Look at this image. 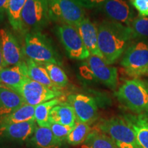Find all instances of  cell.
<instances>
[{
	"mask_svg": "<svg viewBox=\"0 0 148 148\" xmlns=\"http://www.w3.org/2000/svg\"><path fill=\"white\" fill-rule=\"evenodd\" d=\"M98 46L107 63H114L124 53L133 38L130 27L104 20L97 26Z\"/></svg>",
	"mask_w": 148,
	"mask_h": 148,
	"instance_id": "obj_1",
	"label": "cell"
},
{
	"mask_svg": "<svg viewBox=\"0 0 148 148\" xmlns=\"http://www.w3.org/2000/svg\"><path fill=\"white\" fill-rule=\"evenodd\" d=\"M27 58L41 64L52 63L60 66L62 60L51 40L41 32H27L25 35L23 47Z\"/></svg>",
	"mask_w": 148,
	"mask_h": 148,
	"instance_id": "obj_2",
	"label": "cell"
},
{
	"mask_svg": "<svg viewBox=\"0 0 148 148\" xmlns=\"http://www.w3.org/2000/svg\"><path fill=\"white\" fill-rule=\"evenodd\" d=\"M115 95L120 102L136 114L148 115V86L138 78L127 79Z\"/></svg>",
	"mask_w": 148,
	"mask_h": 148,
	"instance_id": "obj_3",
	"label": "cell"
},
{
	"mask_svg": "<svg viewBox=\"0 0 148 148\" xmlns=\"http://www.w3.org/2000/svg\"><path fill=\"white\" fill-rule=\"evenodd\" d=\"M98 127L99 130L112 138L119 148H142L134 130L124 118L114 116L103 119Z\"/></svg>",
	"mask_w": 148,
	"mask_h": 148,
	"instance_id": "obj_4",
	"label": "cell"
},
{
	"mask_svg": "<svg viewBox=\"0 0 148 148\" xmlns=\"http://www.w3.org/2000/svg\"><path fill=\"white\" fill-rule=\"evenodd\" d=\"M22 32H40L50 21L47 0H27L21 15Z\"/></svg>",
	"mask_w": 148,
	"mask_h": 148,
	"instance_id": "obj_5",
	"label": "cell"
},
{
	"mask_svg": "<svg viewBox=\"0 0 148 148\" xmlns=\"http://www.w3.org/2000/svg\"><path fill=\"white\" fill-rule=\"evenodd\" d=\"M47 1L51 21L76 27L85 18L84 8L77 0H47Z\"/></svg>",
	"mask_w": 148,
	"mask_h": 148,
	"instance_id": "obj_6",
	"label": "cell"
},
{
	"mask_svg": "<svg viewBox=\"0 0 148 148\" xmlns=\"http://www.w3.org/2000/svg\"><path fill=\"white\" fill-rule=\"evenodd\" d=\"M54 32L70 58L82 60L90 56L76 27L67 24H59L55 27Z\"/></svg>",
	"mask_w": 148,
	"mask_h": 148,
	"instance_id": "obj_7",
	"label": "cell"
},
{
	"mask_svg": "<svg viewBox=\"0 0 148 148\" xmlns=\"http://www.w3.org/2000/svg\"><path fill=\"white\" fill-rule=\"evenodd\" d=\"M35 120L18 123H0V148L20 147L34 134Z\"/></svg>",
	"mask_w": 148,
	"mask_h": 148,
	"instance_id": "obj_8",
	"label": "cell"
},
{
	"mask_svg": "<svg viewBox=\"0 0 148 148\" xmlns=\"http://www.w3.org/2000/svg\"><path fill=\"white\" fill-rule=\"evenodd\" d=\"M16 92L21 96L25 103L34 106L62 95L60 90L51 89L29 78H27Z\"/></svg>",
	"mask_w": 148,
	"mask_h": 148,
	"instance_id": "obj_9",
	"label": "cell"
},
{
	"mask_svg": "<svg viewBox=\"0 0 148 148\" xmlns=\"http://www.w3.org/2000/svg\"><path fill=\"white\" fill-rule=\"evenodd\" d=\"M125 71H136L148 64V39L131 42L120 62Z\"/></svg>",
	"mask_w": 148,
	"mask_h": 148,
	"instance_id": "obj_10",
	"label": "cell"
},
{
	"mask_svg": "<svg viewBox=\"0 0 148 148\" xmlns=\"http://www.w3.org/2000/svg\"><path fill=\"white\" fill-rule=\"evenodd\" d=\"M76 116V121L91 124L98 116V109L95 99L84 94H72L67 98Z\"/></svg>",
	"mask_w": 148,
	"mask_h": 148,
	"instance_id": "obj_11",
	"label": "cell"
},
{
	"mask_svg": "<svg viewBox=\"0 0 148 148\" xmlns=\"http://www.w3.org/2000/svg\"><path fill=\"white\" fill-rule=\"evenodd\" d=\"M0 46L4 67L18 65L25 62L23 48L17 39L8 28L0 29Z\"/></svg>",
	"mask_w": 148,
	"mask_h": 148,
	"instance_id": "obj_12",
	"label": "cell"
},
{
	"mask_svg": "<svg viewBox=\"0 0 148 148\" xmlns=\"http://www.w3.org/2000/svg\"><path fill=\"white\" fill-rule=\"evenodd\" d=\"M110 21L129 26L134 19V11L127 0H106L99 7Z\"/></svg>",
	"mask_w": 148,
	"mask_h": 148,
	"instance_id": "obj_13",
	"label": "cell"
},
{
	"mask_svg": "<svg viewBox=\"0 0 148 148\" xmlns=\"http://www.w3.org/2000/svg\"><path fill=\"white\" fill-rule=\"evenodd\" d=\"M86 64L92 75L99 82L107 87L115 90L117 86V69L111 66L100 57L90 55L86 59Z\"/></svg>",
	"mask_w": 148,
	"mask_h": 148,
	"instance_id": "obj_14",
	"label": "cell"
},
{
	"mask_svg": "<svg viewBox=\"0 0 148 148\" xmlns=\"http://www.w3.org/2000/svg\"><path fill=\"white\" fill-rule=\"evenodd\" d=\"M27 78L26 62L18 65L7 66L0 71V84L16 91Z\"/></svg>",
	"mask_w": 148,
	"mask_h": 148,
	"instance_id": "obj_15",
	"label": "cell"
},
{
	"mask_svg": "<svg viewBox=\"0 0 148 148\" xmlns=\"http://www.w3.org/2000/svg\"><path fill=\"white\" fill-rule=\"evenodd\" d=\"M85 46L90 54L103 58L98 46L97 27L89 18L85 17L76 26Z\"/></svg>",
	"mask_w": 148,
	"mask_h": 148,
	"instance_id": "obj_16",
	"label": "cell"
},
{
	"mask_svg": "<svg viewBox=\"0 0 148 148\" xmlns=\"http://www.w3.org/2000/svg\"><path fill=\"white\" fill-rule=\"evenodd\" d=\"M25 103L17 92L0 84V117L14 112Z\"/></svg>",
	"mask_w": 148,
	"mask_h": 148,
	"instance_id": "obj_17",
	"label": "cell"
},
{
	"mask_svg": "<svg viewBox=\"0 0 148 148\" xmlns=\"http://www.w3.org/2000/svg\"><path fill=\"white\" fill-rule=\"evenodd\" d=\"M123 118L134 130L140 147L148 148V115L127 114Z\"/></svg>",
	"mask_w": 148,
	"mask_h": 148,
	"instance_id": "obj_18",
	"label": "cell"
},
{
	"mask_svg": "<svg viewBox=\"0 0 148 148\" xmlns=\"http://www.w3.org/2000/svg\"><path fill=\"white\" fill-rule=\"evenodd\" d=\"M29 141L35 148H61L62 143L53 136L49 127L36 126Z\"/></svg>",
	"mask_w": 148,
	"mask_h": 148,
	"instance_id": "obj_19",
	"label": "cell"
},
{
	"mask_svg": "<svg viewBox=\"0 0 148 148\" xmlns=\"http://www.w3.org/2000/svg\"><path fill=\"white\" fill-rule=\"evenodd\" d=\"M51 123L73 127L76 122V116L73 108L68 103H61L53 107L49 114Z\"/></svg>",
	"mask_w": 148,
	"mask_h": 148,
	"instance_id": "obj_20",
	"label": "cell"
},
{
	"mask_svg": "<svg viewBox=\"0 0 148 148\" xmlns=\"http://www.w3.org/2000/svg\"><path fill=\"white\" fill-rule=\"evenodd\" d=\"M26 64L27 68V75L29 78L53 90H60L58 86L52 82L47 70L42 64L37 63L31 59H26Z\"/></svg>",
	"mask_w": 148,
	"mask_h": 148,
	"instance_id": "obj_21",
	"label": "cell"
},
{
	"mask_svg": "<svg viewBox=\"0 0 148 148\" xmlns=\"http://www.w3.org/2000/svg\"><path fill=\"white\" fill-rule=\"evenodd\" d=\"M35 107L36 106L24 103L23 106L11 114L3 117H0V123L10 124L35 120Z\"/></svg>",
	"mask_w": 148,
	"mask_h": 148,
	"instance_id": "obj_22",
	"label": "cell"
},
{
	"mask_svg": "<svg viewBox=\"0 0 148 148\" xmlns=\"http://www.w3.org/2000/svg\"><path fill=\"white\" fill-rule=\"evenodd\" d=\"M82 148H119L108 135L101 131H92L82 143Z\"/></svg>",
	"mask_w": 148,
	"mask_h": 148,
	"instance_id": "obj_23",
	"label": "cell"
},
{
	"mask_svg": "<svg viewBox=\"0 0 148 148\" xmlns=\"http://www.w3.org/2000/svg\"><path fill=\"white\" fill-rule=\"evenodd\" d=\"M27 0H9L7 16L12 28L18 32H22L21 15Z\"/></svg>",
	"mask_w": 148,
	"mask_h": 148,
	"instance_id": "obj_24",
	"label": "cell"
},
{
	"mask_svg": "<svg viewBox=\"0 0 148 148\" xmlns=\"http://www.w3.org/2000/svg\"><path fill=\"white\" fill-rule=\"evenodd\" d=\"M60 103V100L57 98L51 99L46 102L38 104L35 107L34 119L38 126L49 127V114L53 107Z\"/></svg>",
	"mask_w": 148,
	"mask_h": 148,
	"instance_id": "obj_25",
	"label": "cell"
},
{
	"mask_svg": "<svg viewBox=\"0 0 148 148\" xmlns=\"http://www.w3.org/2000/svg\"><path fill=\"white\" fill-rule=\"evenodd\" d=\"M91 129L87 123L76 121L73 130L66 138L67 143L72 145H77L84 142Z\"/></svg>",
	"mask_w": 148,
	"mask_h": 148,
	"instance_id": "obj_26",
	"label": "cell"
},
{
	"mask_svg": "<svg viewBox=\"0 0 148 148\" xmlns=\"http://www.w3.org/2000/svg\"><path fill=\"white\" fill-rule=\"evenodd\" d=\"M47 70L51 80L56 86L60 88L66 86L68 84V77L65 72L58 65L52 63H45L42 64Z\"/></svg>",
	"mask_w": 148,
	"mask_h": 148,
	"instance_id": "obj_27",
	"label": "cell"
},
{
	"mask_svg": "<svg viewBox=\"0 0 148 148\" xmlns=\"http://www.w3.org/2000/svg\"><path fill=\"white\" fill-rule=\"evenodd\" d=\"M130 27L134 39H148V17L135 18Z\"/></svg>",
	"mask_w": 148,
	"mask_h": 148,
	"instance_id": "obj_28",
	"label": "cell"
},
{
	"mask_svg": "<svg viewBox=\"0 0 148 148\" xmlns=\"http://www.w3.org/2000/svg\"><path fill=\"white\" fill-rule=\"evenodd\" d=\"M73 127L54 123H51L49 126L55 138L62 143L64 140H66L67 136L72 131Z\"/></svg>",
	"mask_w": 148,
	"mask_h": 148,
	"instance_id": "obj_29",
	"label": "cell"
},
{
	"mask_svg": "<svg viewBox=\"0 0 148 148\" xmlns=\"http://www.w3.org/2000/svg\"><path fill=\"white\" fill-rule=\"evenodd\" d=\"M129 3L138 11V16L148 17V0H129Z\"/></svg>",
	"mask_w": 148,
	"mask_h": 148,
	"instance_id": "obj_30",
	"label": "cell"
},
{
	"mask_svg": "<svg viewBox=\"0 0 148 148\" xmlns=\"http://www.w3.org/2000/svg\"><path fill=\"white\" fill-rule=\"evenodd\" d=\"M84 8L91 9L99 8L106 0H77Z\"/></svg>",
	"mask_w": 148,
	"mask_h": 148,
	"instance_id": "obj_31",
	"label": "cell"
},
{
	"mask_svg": "<svg viewBox=\"0 0 148 148\" xmlns=\"http://www.w3.org/2000/svg\"><path fill=\"white\" fill-rule=\"evenodd\" d=\"M126 73L129 76L132 77L133 78H138L141 76H147L148 75V64L139 69L136 70V71H127Z\"/></svg>",
	"mask_w": 148,
	"mask_h": 148,
	"instance_id": "obj_32",
	"label": "cell"
},
{
	"mask_svg": "<svg viewBox=\"0 0 148 148\" xmlns=\"http://www.w3.org/2000/svg\"><path fill=\"white\" fill-rule=\"evenodd\" d=\"M9 0H0V23L3 21L7 14Z\"/></svg>",
	"mask_w": 148,
	"mask_h": 148,
	"instance_id": "obj_33",
	"label": "cell"
},
{
	"mask_svg": "<svg viewBox=\"0 0 148 148\" xmlns=\"http://www.w3.org/2000/svg\"><path fill=\"white\" fill-rule=\"evenodd\" d=\"M4 68V63H3V58L2 56V52H1V46H0V71Z\"/></svg>",
	"mask_w": 148,
	"mask_h": 148,
	"instance_id": "obj_34",
	"label": "cell"
},
{
	"mask_svg": "<svg viewBox=\"0 0 148 148\" xmlns=\"http://www.w3.org/2000/svg\"><path fill=\"white\" fill-rule=\"evenodd\" d=\"M145 82H146V83H147V86H148V80H145Z\"/></svg>",
	"mask_w": 148,
	"mask_h": 148,
	"instance_id": "obj_35",
	"label": "cell"
}]
</instances>
